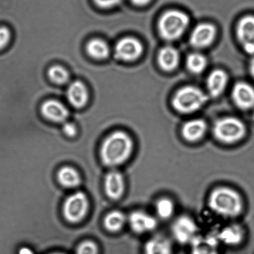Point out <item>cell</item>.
<instances>
[{"label": "cell", "mask_w": 254, "mask_h": 254, "mask_svg": "<svg viewBox=\"0 0 254 254\" xmlns=\"http://www.w3.org/2000/svg\"><path fill=\"white\" fill-rule=\"evenodd\" d=\"M11 39L10 31L6 27H0V51L8 46Z\"/></svg>", "instance_id": "f546056e"}, {"label": "cell", "mask_w": 254, "mask_h": 254, "mask_svg": "<svg viewBox=\"0 0 254 254\" xmlns=\"http://www.w3.org/2000/svg\"><path fill=\"white\" fill-rule=\"evenodd\" d=\"M87 53L92 58L98 60H103L110 54V48L105 41L99 39L90 41L87 46Z\"/></svg>", "instance_id": "d4e9b609"}, {"label": "cell", "mask_w": 254, "mask_h": 254, "mask_svg": "<svg viewBox=\"0 0 254 254\" xmlns=\"http://www.w3.org/2000/svg\"><path fill=\"white\" fill-rule=\"evenodd\" d=\"M41 112L47 119L56 123H64L68 117L67 108L63 103L54 100L44 103Z\"/></svg>", "instance_id": "ac0fdd59"}, {"label": "cell", "mask_w": 254, "mask_h": 254, "mask_svg": "<svg viewBox=\"0 0 254 254\" xmlns=\"http://www.w3.org/2000/svg\"><path fill=\"white\" fill-rule=\"evenodd\" d=\"M68 102L73 107L81 108L87 103L88 93L87 88L81 81H75L71 83L67 90Z\"/></svg>", "instance_id": "d6986e66"}, {"label": "cell", "mask_w": 254, "mask_h": 254, "mask_svg": "<svg viewBox=\"0 0 254 254\" xmlns=\"http://www.w3.org/2000/svg\"><path fill=\"white\" fill-rule=\"evenodd\" d=\"M130 228L137 234L152 233L157 229L159 219L152 214L143 210L132 212L127 218Z\"/></svg>", "instance_id": "ba28073f"}, {"label": "cell", "mask_w": 254, "mask_h": 254, "mask_svg": "<svg viewBox=\"0 0 254 254\" xmlns=\"http://www.w3.org/2000/svg\"><path fill=\"white\" fill-rule=\"evenodd\" d=\"M127 221V216L122 211H113L106 216L104 225L108 231L118 232L124 227Z\"/></svg>", "instance_id": "cb8c5ba5"}, {"label": "cell", "mask_w": 254, "mask_h": 254, "mask_svg": "<svg viewBox=\"0 0 254 254\" xmlns=\"http://www.w3.org/2000/svg\"><path fill=\"white\" fill-rule=\"evenodd\" d=\"M189 23V17L183 11L177 9L167 11L160 19L159 31L160 36L165 40H176L183 35Z\"/></svg>", "instance_id": "277c9868"}, {"label": "cell", "mask_w": 254, "mask_h": 254, "mask_svg": "<svg viewBox=\"0 0 254 254\" xmlns=\"http://www.w3.org/2000/svg\"><path fill=\"white\" fill-rule=\"evenodd\" d=\"M228 77L225 71L215 70L209 74L207 79V88L209 94L217 97L224 92L228 83Z\"/></svg>", "instance_id": "ffe728a7"}, {"label": "cell", "mask_w": 254, "mask_h": 254, "mask_svg": "<svg viewBox=\"0 0 254 254\" xmlns=\"http://www.w3.org/2000/svg\"><path fill=\"white\" fill-rule=\"evenodd\" d=\"M63 129L65 134L68 137H73L76 135V128L73 123H64Z\"/></svg>", "instance_id": "4dcf8cb0"}, {"label": "cell", "mask_w": 254, "mask_h": 254, "mask_svg": "<svg viewBox=\"0 0 254 254\" xmlns=\"http://www.w3.org/2000/svg\"><path fill=\"white\" fill-rule=\"evenodd\" d=\"M19 254H35L34 253V252L31 250V249L29 248H26V247H23L20 249V250L19 251Z\"/></svg>", "instance_id": "d6a6232c"}, {"label": "cell", "mask_w": 254, "mask_h": 254, "mask_svg": "<svg viewBox=\"0 0 254 254\" xmlns=\"http://www.w3.org/2000/svg\"><path fill=\"white\" fill-rule=\"evenodd\" d=\"M92 1L98 8L110 9L120 6L124 0H92Z\"/></svg>", "instance_id": "f1b7e54d"}, {"label": "cell", "mask_w": 254, "mask_h": 254, "mask_svg": "<svg viewBox=\"0 0 254 254\" xmlns=\"http://www.w3.org/2000/svg\"><path fill=\"white\" fill-rule=\"evenodd\" d=\"M125 183L124 177L120 172L113 171L105 177V190L111 199H118L124 193Z\"/></svg>", "instance_id": "e0dca14e"}, {"label": "cell", "mask_w": 254, "mask_h": 254, "mask_svg": "<svg viewBox=\"0 0 254 254\" xmlns=\"http://www.w3.org/2000/svg\"><path fill=\"white\" fill-rule=\"evenodd\" d=\"M232 97L237 107L241 110L254 108V88L248 83H236L233 88Z\"/></svg>", "instance_id": "4fadbf2b"}, {"label": "cell", "mask_w": 254, "mask_h": 254, "mask_svg": "<svg viewBox=\"0 0 254 254\" xmlns=\"http://www.w3.org/2000/svg\"><path fill=\"white\" fill-rule=\"evenodd\" d=\"M216 34V29L213 24H199L192 31L190 41L194 48H206L213 43Z\"/></svg>", "instance_id": "5bb4252c"}, {"label": "cell", "mask_w": 254, "mask_h": 254, "mask_svg": "<svg viewBox=\"0 0 254 254\" xmlns=\"http://www.w3.org/2000/svg\"><path fill=\"white\" fill-rule=\"evenodd\" d=\"M253 118H254V115H253Z\"/></svg>", "instance_id": "d590c367"}, {"label": "cell", "mask_w": 254, "mask_h": 254, "mask_svg": "<svg viewBox=\"0 0 254 254\" xmlns=\"http://www.w3.org/2000/svg\"><path fill=\"white\" fill-rule=\"evenodd\" d=\"M88 207L89 202L87 195L83 192H76L68 196L64 203V216L70 223H78L85 218Z\"/></svg>", "instance_id": "52a82bcc"}, {"label": "cell", "mask_w": 254, "mask_h": 254, "mask_svg": "<svg viewBox=\"0 0 254 254\" xmlns=\"http://www.w3.org/2000/svg\"><path fill=\"white\" fill-rule=\"evenodd\" d=\"M63 254V253H54V254Z\"/></svg>", "instance_id": "e575fe53"}, {"label": "cell", "mask_w": 254, "mask_h": 254, "mask_svg": "<svg viewBox=\"0 0 254 254\" xmlns=\"http://www.w3.org/2000/svg\"><path fill=\"white\" fill-rule=\"evenodd\" d=\"M180 55L176 49L171 46L163 48L158 56V62L163 70L172 71L179 65Z\"/></svg>", "instance_id": "7402d4cb"}, {"label": "cell", "mask_w": 254, "mask_h": 254, "mask_svg": "<svg viewBox=\"0 0 254 254\" xmlns=\"http://www.w3.org/2000/svg\"><path fill=\"white\" fill-rule=\"evenodd\" d=\"M154 215L160 220H167L176 213V204L168 196H162L156 199L154 204Z\"/></svg>", "instance_id": "44dd1931"}, {"label": "cell", "mask_w": 254, "mask_h": 254, "mask_svg": "<svg viewBox=\"0 0 254 254\" xmlns=\"http://www.w3.org/2000/svg\"><path fill=\"white\" fill-rule=\"evenodd\" d=\"M207 59L199 53H193L188 56L187 59V66L189 70L193 73H199L205 69Z\"/></svg>", "instance_id": "484cf974"}, {"label": "cell", "mask_w": 254, "mask_h": 254, "mask_svg": "<svg viewBox=\"0 0 254 254\" xmlns=\"http://www.w3.org/2000/svg\"><path fill=\"white\" fill-rule=\"evenodd\" d=\"M249 70H250L252 76L254 79V57L251 59L250 64H249Z\"/></svg>", "instance_id": "836d02e7"}, {"label": "cell", "mask_w": 254, "mask_h": 254, "mask_svg": "<svg viewBox=\"0 0 254 254\" xmlns=\"http://www.w3.org/2000/svg\"><path fill=\"white\" fill-rule=\"evenodd\" d=\"M206 94L199 88L189 86L181 88L173 99L175 109L182 113H191L200 109L208 101Z\"/></svg>", "instance_id": "5b68a950"}, {"label": "cell", "mask_w": 254, "mask_h": 254, "mask_svg": "<svg viewBox=\"0 0 254 254\" xmlns=\"http://www.w3.org/2000/svg\"><path fill=\"white\" fill-rule=\"evenodd\" d=\"M207 204L212 213L229 220L239 218L245 209L242 194L237 190L225 186L211 190L207 198Z\"/></svg>", "instance_id": "6da1fadb"}, {"label": "cell", "mask_w": 254, "mask_h": 254, "mask_svg": "<svg viewBox=\"0 0 254 254\" xmlns=\"http://www.w3.org/2000/svg\"><path fill=\"white\" fill-rule=\"evenodd\" d=\"M133 4L137 6H144L149 4L152 0H130Z\"/></svg>", "instance_id": "1f68e13d"}, {"label": "cell", "mask_w": 254, "mask_h": 254, "mask_svg": "<svg viewBox=\"0 0 254 254\" xmlns=\"http://www.w3.org/2000/svg\"><path fill=\"white\" fill-rule=\"evenodd\" d=\"M58 181L66 188H75L80 184V177L75 169L70 167L62 168L58 174Z\"/></svg>", "instance_id": "603a6c76"}, {"label": "cell", "mask_w": 254, "mask_h": 254, "mask_svg": "<svg viewBox=\"0 0 254 254\" xmlns=\"http://www.w3.org/2000/svg\"><path fill=\"white\" fill-rule=\"evenodd\" d=\"M98 249L96 244L92 241H85L81 243L76 249V254H98Z\"/></svg>", "instance_id": "83f0119b"}, {"label": "cell", "mask_w": 254, "mask_h": 254, "mask_svg": "<svg viewBox=\"0 0 254 254\" xmlns=\"http://www.w3.org/2000/svg\"><path fill=\"white\" fill-rule=\"evenodd\" d=\"M48 75L53 82L60 85L66 83L69 78L68 71L59 65L52 66L49 70Z\"/></svg>", "instance_id": "4316f807"}, {"label": "cell", "mask_w": 254, "mask_h": 254, "mask_svg": "<svg viewBox=\"0 0 254 254\" xmlns=\"http://www.w3.org/2000/svg\"><path fill=\"white\" fill-rule=\"evenodd\" d=\"M237 36L244 51L254 54V16L248 15L240 19L237 26Z\"/></svg>", "instance_id": "8fae6325"}, {"label": "cell", "mask_w": 254, "mask_h": 254, "mask_svg": "<svg viewBox=\"0 0 254 254\" xmlns=\"http://www.w3.org/2000/svg\"><path fill=\"white\" fill-rule=\"evenodd\" d=\"M207 125L203 120L196 119L185 123L182 128V135L185 140L196 143L203 139L206 134Z\"/></svg>", "instance_id": "2e32d148"}, {"label": "cell", "mask_w": 254, "mask_h": 254, "mask_svg": "<svg viewBox=\"0 0 254 254\" xmlns=\"http://www.w3.org/2000/svg\"><path fill=\"white\" fill-rule=\"evenodd\" d=\"M172 238L179 244L189 245L199 234L198 224L189 215H181L172 224Z\"/></svg>", "instance_id": "8992f818"}, {"label": "cell", "mask_w": 254, "mask_h": 254, "mask_svg": "<svg viewBox=\"0 0 254 254\" xmlns=\"http://www.w3.org/2000/svg\"><path fill=\"white\" fill-rule=\"evenodd\" d=\"M220 246L214 233L199 234L190 244L191 254H219Z\"/></svg>", "instance_id": "7c38bea8"}, {"label": "cell", "mask_w": 254, "mask_h": 254, "mask_svg": "<svg viewBox=\"0 0 254 254\" xmlns=\"http://www.w3.org/2000/svg\"><path fill=\"white\" fill-rule=\"evenodd\" d=\"M214 138L224 145H234L244 139L246 134L245 125L238 118H222L214 123L213 128Z\"/></svg>", "instance_id": "3957f363"}, {"label": "cell", "mask_w": 254, "mask_h": 254, "mask_svg": "<svg viewBox=\"0 0 254 254\" xmlns=\"http://www.w3.org/2000/svg\"><path fill=\"white\" fill-rule=\"evenodd\" d=\"M214 233L221 245L227 246L240 245L246 238L245 229L241 224L236 223L226 224Z\"/></svg>", "instance_id": "9c48e42d"}, {"label": "cell", "mask_w": 254, "mask_h": 254, "mask_svg": "<svg viewBox=\"0 0 254 254\" xmlns=\"http://www.w3.org/2000/svg\"><path fill=\"white\" fill-rule=\"evenodd\" d=\"M174 246L171 239L162 234H155L145 242L144 254H173Z\"/></svg>", "instance_id": "9a60e30c"}, {"label": "cell", "mask_w": 254, "mask_h": 254, "mask_svg": "<svg viewBox=\"0 0 254 254\" xmlns=\"http://www.w3.org/2000/svg\"><path fill=\"white\" fill-rule=\"evenodd\" d=\"M143 46L139 41L133 38H125L122 39L115 46V57L123 61L136 60L142 55Z\"/></svg>", "instance_id": "30bf717a"}, {"label": "cell", "mask_w": 254, "mask_h": 254, "mask_svg": "<svg viewBox=\"0 0 254 254\" xmlns=\"http://www.w3.org/2000/svg\"><path fill=\"white\" fill-rule=\"evenodd\" d=\"M132 138L125 132L116 131L106 138L101 148L102 160L108 167H117L129 160L134 152Z\"/></svg>", "instance_id": "7a4b0ae2"}]
</instances>
